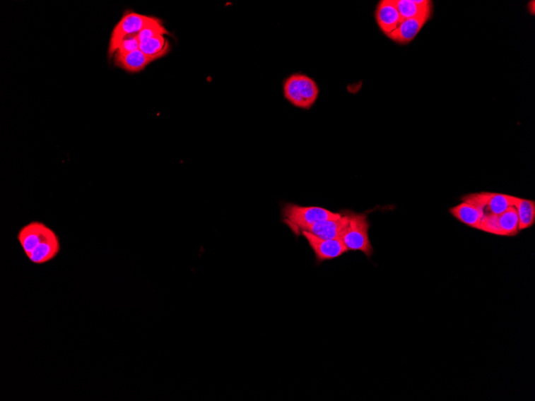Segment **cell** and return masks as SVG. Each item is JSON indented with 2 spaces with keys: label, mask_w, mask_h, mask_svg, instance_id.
Segmentation results:
<instances>
[{
  "label": "cell",
  "mask_w": 535,
  "mask_h": 401,
  "mask_svg": "<svg viewBox=\"0 0 535 401\" xmlns=\"http://www.w3.org/2000/svg\"><path fill=\"white\" fill-rule=\"evenodd\" d=\"M281 213L283 222L296 235H300L302 231L320 221L338 219L342 215L322 207H305L292 203H286Z\"/></svg>",
  "instance_id": "1"
},
{
  "label": "cell",
  "mask_w": 535,
  "mask_h": 401,
  "mask_svg": "<svg viewBox=\"0 0 535 401\" xmlns=\"http://www.w3.org/2000/svg\"><path fill=\"white\" fill-rule=\"evenodd\" d=\"M348 223L342 237V241L348 251H362L370 258L374 249L370 242L369 231L370 227L368 215L364 213H348Z\"/></svg>",
  "instance_id": "2"
},
{
  "label": "cell",
  "mask_w": 535,
  "mask_h": 401,
  "mask_svg": "<svg viewBox=\"0 0 535 401\" xmlns=\"http://www.w3.org/2000/svg\"><path fill=\"white\" fill-rule=\"evenodd\" d=\"M160 20L158 18L138 14L132 11L124 15L122 19L112 30L110 46H108V56L111 58L114 56L124 38L129 35H138L143 29Z\"/></svg>",
  "instance_id": "3"
},
{
  "label": "cell",
  "mask_w": 535,
  "mask_h": 401,
  "mask_svg": "<svg viewBox=\"0 0 535 401\" xmlns=\"http://www.w3.org/2000/svg\"><path fill=\"white\" fill-rule=\"evenodd\" d=\"M515 196L500 193H481L465 196L462 201L479 209L484 215H500L514 207Z\"/></svg>",
  "instance_id": "4"
},
{
  "label": "cell",
  "mask_w": 535,
  "mask_h": 401,
  "mask_svg": "<svg viewBox=\"0 0 535 401\" xmlns=\"http://www.w3.org/2000/svg\"><path fill=\"white\" fill-rule=\"evenodd\" d=\"M300 234L303 235L314 251L317 263L339 258L348 251L341 239H324L306 231L302 232Z\"/></svg>",
  "instance_id": "5"
},
{
  "label": "cell",
  "mask_w": 535,
  "mask_h": 401,
  "mask_svg": "<svg viewBox=\"0 0 535 401\" xmlns=\"http://www.w3.org/2000/svg\"><path fill=\"white\" fill-rule=\"evenodd\" d=\"M53 232L49 227L40 221L33 222L23 226L18 233V241L26 255L31 253L36 248L47 239Z\"/></svg>",
  "instance_id": "6"
},
{
  "label": "cell",
  "mask_w": 535,
  "mask_h": 401,
  "mask_svg": "<svg viewBox=\"0 0 535 401\" xmlns=\"http://www.w3.org/2000/svg\"><path fill=\"white\" fill-rule=\"evenodd\" d=\"M348 217V213L342 214L338 219L320 221L305 231L324 239H341L346 229Z\"/></svg>",
  "instance_id": "7"
},
{
  "label": "cell",
  "mask_w": 535,
  "mask_h": 401,
  "mask_svg": "<svg viewBox=\"0 0 535 401\" xmlns=\"http://www.w3.org/2000/svg\"><path fill=\"white\" fill-rule=\"evenodd\" d=\"M375 17L378 26L387 37L398 28L402 22L394 0H383L378 4Z\"/></svg>",
  "instance_id": "8"
},
{
  "label": "cell",
  "mask_w": 535,
  "mask_h": 401,
  "mask_svg": "<svg viewBox=\"0 0 535 401\" xmlns=\"http://www.w3.org/2000/svg\"><path fill=\"white\" fill-rule=\"evenodd\" d=\"M431 16H424L402 21L398 28L388 35L390 40L399 44H406L417 37Z\"/></svg>",
  "instance_id": "9"
},
{
  "label": "cell",
  "mask_w": 535,
  "mask_h": 401,
  "mask_svg": "<svg viewBox=\"0 0 535 401\" xmlns=\"http://www.w3.org/2000/svg\"><path fill=\"white\" fill-rule=\"evenodd\" d=\"M113 59L117 67L129 73H141L148 65L153 63L140 49L126 53L116 52L114 54Z\"/></svg>",
  "instance_id": "10"
},
{
  "label": "cell",
  "mask_w": 535,
  "mask_h": 401,
  "mask_svg": "<svg viewBox=\"0 0 535 401\" xmlns=\"http://www.w3.org/2000/svg\"><path fill=\"white\" fill-rule=\"evenodd\" d=\"M60 251L59 239L55 232H52L49 237L39 244L31 253L27 255L30 261L35 265H43L52 261Z\"/></svg>",
  "instance_id": "11"
},
{
  "label": "cell",
  "mask_w": 535,
  "mask_h": 401,
  "mask_svg": "<svg viewBox=\"0 0 535 401\" xmlns=\"http://www.w3.org/2000/svg\"><path fill=\"white\" fill-rule=\"evenodd\" d=\"M401 20L432 15V1L428 0H394Z\"/></svg>",
  "instance_id": "12"
},
{
  "label": "cell",
  "mask_w": 535,
  "mask_h": 401,
  "mask_svg": "<svg viewBox=\"0 0 535 401\" xmlns=\"http://www.w3.org/2000/svg\"><path fill=\"white\" fill-rule=\"evenodd\" d=\"M449 213L462 224L476 229H479L481 221L483 217V213L478 208L465 202L450 208Z\"/></svg>",
  "instance_id": "13"
},
{
  "label": "cell",
  "mask_w": 535,
  "mask_h": 401,
  "mask_svg": "<svg viewBox=\"0 0 535 401\" xmlns=\"http://www.w3.org/2000/svg\"><path fill=\"white\" fill-rule=\"evenodd\" d=\"M170 49V42L165 35L148 40L140 44V50L153 62L167 56Z\"/></svg>",
  "instance_id": "14"
},
{
  "label": "cell",
  "mask_w": 535,
  "mask_h": 401,
  "mask_svg": "<svg viewBox=\"0 0 535 401\" xmlns=\"http://www.w3.org/2000/svg\"><path fill=\"white\" fill-rule=\"evenodd\" d=\"M514 207L518 213L519 232L530 229L535 223V202L515 196Z\"/></svg>",
  "instance_id": "15"
},
{
  "label": "cell",
  "mask_w": 535,
  "mask_h": 401,
  "mask_svg": "<svg viewBox=\"0 0 535 401\" xmlns=\"http://www.w3.org/2000/svg\"><path fill=\"white\" fill-rule=\"evenodd\" d=\"M298 85L300 97L303 99L306 110L311 109L319 94L316 82L307 76L298 74Z\"/></svg>",
  "instance_id": "16"
},
{
  "label": "cell",
  "mask_w": 535,
  "mask_h": 401,
  "mask_svg": "<svg viewBox=\"0 0 535 401\" xmlns=\"http://www.w3.org/2000/svg\"><path fill=\"white\" fill-rule=\"evenodd\" d=\"M501 236L513 237L519 232V217L515 207L510 208L506 212L498 215Z\"/></svg>",
  "instance_id": "17"
},
{
  "label": "cell",
  "mask_w": 535,
  "mask_h": 401,
  "mask_svg": "<svg viewBox=\"0 0 535 401\" xmlns=\"http://www.w3.org/2000/svg\"><path fill=\"white\" fill-rule=\"evenodd\" d=\"M284 95L287 100L299 109H306L305 102L300 97L298 85V74L287 78L284 83Z\"/></svg>",
  "instance_id": "18"
},
{
  "label": "cell",
  "mask_w": 535,
  "mask_h": 401,
  "mask_svg": "<svg viewBox=\"0 0 535 401\" xmlns=\"http://www.w3.org/2000/svg\"><path fill=\"white\" fill-rule=\"evenodd\" d=\"M170 35V32L163 25V23L160 20L158 23H153V25H149L143 29L142 31L138 34V39H139L141 43L150 39L160 37V35Z\"/></svg>",
  "instance_id": "19"
},
{
  "label": "cell",
  "mask_w": 535,
  "mask_h": 401,
  "mask_svg": "<svg viewBox=\"0 0 535 401\" xmlns=\"http://www.w3.org/2000/svg\"><path fill=\"white\" fill-rule=\"evenodd\" d=\"M490 234L501 236L500 224H498V215H484L481 221L479 229Z\"/></svg>",
  "instance_id": "20"
},
{
  "label": "cell",
  "mask_w": 535,
  "mask_h": 401,
  "mask_svg": "<svg viewBox=\"0 0 535 401\" xmlns=\"http://www.w3.org/2000/svg\"><path fill=\"white\" fill-rule=\"evenodd\" d=\"M141 42L138 39V35H129L123 40L116 52L126 53L140 49Z\"/></svg>",
  "instance_id": "21"
}]
</instances>
